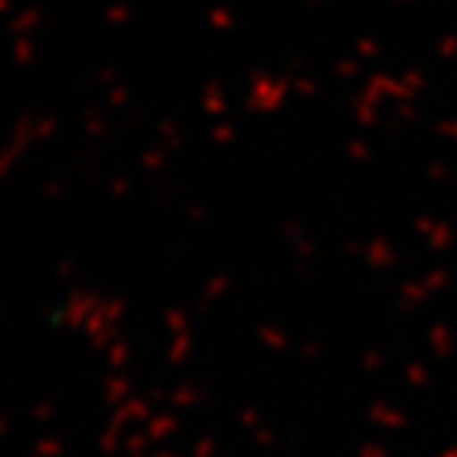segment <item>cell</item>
I'll return each mask as SVG.
<instances>
[]
</instances>
